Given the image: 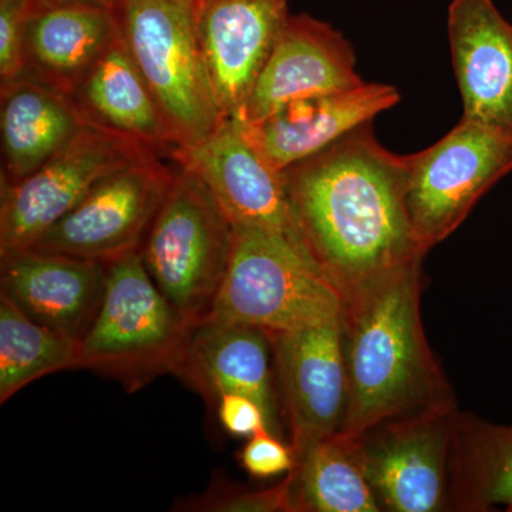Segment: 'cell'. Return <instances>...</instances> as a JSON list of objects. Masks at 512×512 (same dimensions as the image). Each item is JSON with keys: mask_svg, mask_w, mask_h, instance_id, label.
Wrapping results in <instances>:
<instances>
[{"mask_svg": "<svg viewBox=\"0 0 512 512\" xmlns=\"http://www.w3.org/2000/svg\"><path fill=\"white\" fill-rule=\"evenodd\" d=\"M282 174L303 244L345 296L429 252L407 210L409 156L384 148L372 123Z\"/></svg>", "mask_w": 512, "mask_h": 512, "instance_id": "6da1fadb", "label": "cell"}, {"mask_svg": "<svg viewBox=\"0 0 512 512\" xmlns=\"http://www.w3.org/2000/svg\"><path fill=\"white\" fill-rule=\"evenodd\" d=\"M421 264L383 276L346 296L343 346L348 402L342 436L355 439L384 420L456 404L424 335Z\"/></svg>", "mask_w": 512, "mask_h": 512, "instance_id": "7a4b0ae2", "label": "cell"}, {"mask_svg": "<svg viewBox=\"0 0 512 512\" xmlns=\"http://www.w3.org/2000/svg\"><path fill=\"white\" fill-rule=\"evenodd\" d=\"M346 296L301 239L234 227L227 274L205 319L241 323L269 335L340 319Z\"/></svg>", "mask_w": 512, "mask_h": 512, "instance_id": "3957f363", "label": "cell"}, {"mask_svg": "<svg viewBox=\"0 0 512 512\" xmlns=\"http://www.w3.org/2000/svg\"><path fill=\"white\" fill-rule=\"evenodd\" d=\"M194 328L154 284L140 252H134L109 264L99 313L80 340L79 370L137 392L158 376L174 375Z\"/></svg>", "mask_w": 512, "mask_h": 512, "instance_id": "277c9868", "label": "cell"}, {"mask_svg": "<svg viewBox=\"0 0 512 512\" xmlns=\"http://www.w3.org/2000/svg\"><path fill=\"white\" fill-rule=\"evenodd\" d=\"M121 40L153 93L175 148L221 126L220 107L195 30L192 0H113Z\"/></svg>", "mask_w": 512, "mask_h": 512, "instance_id": "5b68a950", "label": "cell"}, {"mask_svg": "<svg viewBox=\"0 0 512 512\" xmlns=\"http://www.w3.org/2000/svg\"><path fill=\"white\" fill-rule=\"evenodd\" d=\"M232 244L234 225L200 178L177 164L140 256L154 284L191 325L210 315Z\"/></svg>", "mask_w": 512, "mask_h": 512, "instance_id": "8992f818", "label": "cell"}, {"mask_svg": "<svg viewBox=\"0 0 512 512\" xmlns=\"http://www.w3.org/2000/svg\"><path fill=\"white\" fill-rule=\"evenodd\" d=\"M512 171V128L461 117L436 144L409 156L406 204L421 244H440Z\"/></svg>", "mask_w": 512, "mask_h": 512, "instance_id": "52a82bcc", "label": "cell"}, {"mask_svg": "<svg viewBox=\"0 0 512 512\" xmlns=\"http://www.w3.org/2000/svg\"><path fill=\"white\" fill-rule=\"evenodd\" d=\"M154 154L160 153L136 138L84 123L52 160L2 187L0 256L32 247L104 178Z\"/></svg>", "mask_w": 512, "mask_h": 512, "instance_id": "ba28073f", "label": "cell"}, {"mask_svg": "<svg viewBox=\"0 0 512 512\" xmlns=\"http://www.w3.org/2000/svg\"><path fill=\"white\" fill-rule=\"evenodd\" d=\"M456 404L404 414L355 437L382 511H450V448Z\"/></svg>", "mask_w": 512, "mask_h": 512, "instance_id": "9c48e42d", "label": "cell"}, {"mask_svg": "<svg viewBox=\"0 0 512 512\" xmlns=\"http://www.w3.org/2000/svg\"><path fill=\"white\" fill-rule=\"evenodd\" d=\"M174 175V168L160 154L121 168L97 184L28 249L104 264L140 252Z\"/></svg>", "mask_w": 512, "mask_h": 512, "instance_id": "30bf717a", "label": "cell"}, {"mask_svg": "<svg viewBox=\"0 0 512 512\" xmlns=\"http://www.w3.org/2000/svg\"><path fill=\"white\" fill-rule=\"evenodd\" d=\"M269 336L289 443L298 454L316 441L338 434L345 419L348 373L343 316Z\"/></svg>", "mask_w": 512, "mask_h": 512, "instance_id": "8fae6325", "label": "cell"}, {"mask_svg": "<svg viewBox=\"0 0 512 512\" xmlns=\"http://www.w3.org/2000/svg\"><path fill=\"white\" fill-rule=\"evenodd\" d=\"M170 157L200 178L234 227L265 229L302 241L284 174L258 153L235 117L224 119L198 146L175 148Z\"/></svg>", "mask_w": 512, "mask_h": 512, "instance_id": "7c38bea8", "label": "cell"}, {"mask_svg": "<svg viewBox=\"0 0 512 512\" xmlns=\"http://www.w3.org/2000/svg\"><path fill=\"white\" fill-rule=\"evenodd\" d=\"M195 30L222 117L251 97L288 20V0H192Z\"/></svg>", "mask_w": 512, "mask_h": 512, "instance_id": "4fadbf2b", "label": "cell"}, {"mask_svg": "<svg viewBox=\"0 0 512 512\" xmlns=\"http://www.w3.org/2000/svg\"><path fill=\"white\" fill-rule=\"evenodd\" d=\"M365 83L352 45L329 23L291 15L237 119L258 121L292 101L343 92Z\"/></svg>", "mask_w": 512, "mask_h": 512, "instance_id": "5bb4252c", "label": "cell"}, {"mask_svg": "<svg viewBox=\"0 0 512 512\" xmlns=\"http://www.w3.org/2000/svg\"><path fill=\"white\" fill-rule=\"evenodd\" d=\"M212 410L224 394L241 393L261 404L271 431L282 439L274 348L265 330L241 323L204 319L192 329L175 370Z\"/></svg>", "mask_w": 512, "mask_h": 512, "instance_id": "9a60e30c", "label": "cell"}, {"mask_svg": "<svg viewBox=\"0 0 512 512\" xmlns=\"http://www.w3.org/2000/svg\"><path fill=\"white\" fill-rule=\"evenodd\" d=\"M400 100L396 87L362 83L343 92L292 101L265 119L239 121L258 153L278 171L315 156Z\"/></svg>", "mask_w": 512, "mask_h": 512, "instance_id": "2e32d148", "label": "cell"}, {"mask_svg": "<svg viewBox=\"0 0 512 512\" xmlns=\"http://www.w3.org/2000/svg\"><path fill=\"white\" fill-rule=\"evenodd\" d=\"M0 261L2 293L30 318L82 340L103 302L109 264L37 249Z\"/></svg>", "mask_w": 512, "mask_h": 512, "instance_id": "e0dca14e", "label": "cell"}, {"mask_svg": "<svg viewBox=\"0 0 512 512\" xmlns=\"http://www.w3.org/2000/svg\"><path fill=\"white\" fill-rule=\"evenodd\" d=\"M447 32L464 119L512 128V23L493 0H453Z\"/></svg>", "mask_w": 512, "mask_h": 512, "instance_id": "ac0fdd59", "label": "cell"}, {"mask_svg": "<svg viewBox=\"0 0 512 512\" xmlns=\"http://www.w3.org/2000/svg\"><path fill=\"white\" fill-rule=\"evenodd\" d=\"M119 37L113 5L36 6L26 32L22 76L69 97Z\"/></svg>", "mask_w": 512, "mask_h": 512, "instance_id": "d6986e66", "label": "cell"}, {"mask_svg": "<svg viewBox=\"0 0 512 512\" xmlns=\"http://www.w3.org/2000/svg\"><path fill=\"white\" fill-rule=\"evenodd\" d=\"M84 123L66 94L32 77L0 87L2 187L25 180L52 160Z\"/></svg>", "mask_w": 512, "mask_h": 512, "instance_id": "ffe728a7", "label": "cell"}, {"mask_svg": "<svg viewBox=\"0 0 512 512\" xmlns=\"http://www.w3.org/2000/svg\"><path fill=\"white\" fill-rule=\"evenodd\" d=\"M86 123L141 141L157 153L175 150L153 93L131 59L121 36L69 94Z\"/></svg>", "mask_w": 512, "mask_h": 512, "instance_id": "44dd1931", "label": "cell"}, {"mask_svg": "<svg viewBox=\"0 0 512 512\" xmlns=\"http://www.w3.org/2000/svg\"><path fill=\"white\" fill-rule=\"evenodd\" d=\"M448 497L450 511H512V426L456 412Z\"/></svg>", "mask_w": 512, "mask_h": 512, "instance_id": "7402d4cb", "label": "cell"}, {"mask_svg": "<svg viewBox=\"0 0 512 512\" xmlns=\"http://www.w3.org/2000/svg\"><path fill=\"white\" fill-rule=\"evenodd\" d=\"M291 512H380L355 439L338 433L296 454L289 471Z\"/></svg>", "mask_w": 512, "mask_h": 512, "instance_id": "603a6c76", "label": "cell"}, {"mask_svg": "<svg viewBox=\"0 0 512 512\" xmlns=\"http://www.w3.org/2000/svg\"><path fill=\"white\" fill-rule=\"evenodd\" d=\"M80 340L30 318L0 292V403L40 377L79 370Z\"/></svg>", "mask_w": 512, "mask_h": 512, "instance_id": "cb8c5ba5", "label": "cell"}, {"mask_svg": "<svg viewBox=\"0 0 512 512\" xmlns=\"http://www.w3.org/2000/svg\"><path fill=\"white\" fill-rule=\"evenodd\" d=\"M181 507L201 512H291L288 476L274 487L261 490L215 484L207 493L185 501Z\"/></svg>", "mask_w": 512, "mask_h": 512, "instance_id": "d4e9b609", "label": "cell"}, {"mask_svg": "<svg viewBox=\"0 0 512 512\" xmlns=\"http://www.w3.org/2000/svg\"><path fill=\"white\" fill-rule=\"evenodd\" d=\"M35 0H0V87L22 77L25 39Z\"/></svg>", "mask_w": 512, "mask_h": 512, "instance_id": "484cf974", "label": "cell"}, {"mask_svg": "<svg viewBox=\"0 0 512 512\" xmlns=\"http://www.w3.org/2000/svg\"><path fill=\"white\" fill-rule=\"evenodd\" d=\"M239 463L249 476L266 480L288 474L295 467L296 454L291 443L271 431H262L249 437L238 454Z\"/></svg>", "mask_w": 512, "mask_h": 512, "instance_id": "4316f807", "label": "cell"}, {"mask_svg": "<svg viewBox=\"0 0 512 512\" xmlns=\"http://www.w3.org/2000/svg\"><path fill=\"white\" fill-rule=\"evenodd\" d=\"M215 412L218 414L222 427L231 436L249 439L262 431H271V424H269L268 416L261 404L245 394H224L218 402Z\"/></svg>", "mask_w": 512, "mask_h": 512, "instance_id": "83f0119b", "label": "cell"}, {"mask_svg": "<svg viewBox=\"0 0 512 512\" xmlns=\"http://www.w3.org/2000/svg\"><path fill=\"white\" fill-rule=\"evenodd\" d=\"M36 6L59 5V3H94V5H113V0H35Z\"/></svg>", "mask_w": 512, "mask_h": 512, "instance_id": "f1b7e54d", "label": "cell"}]
</instances>
